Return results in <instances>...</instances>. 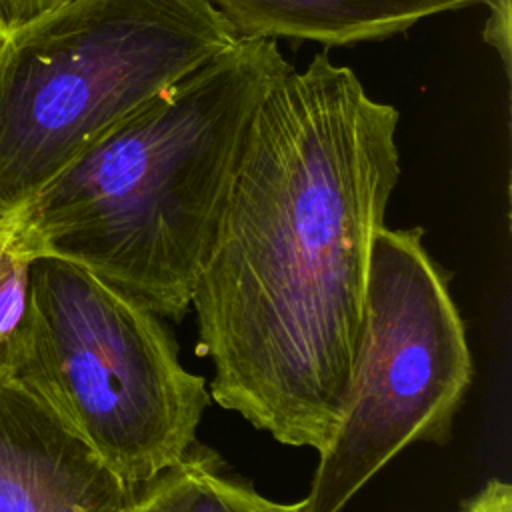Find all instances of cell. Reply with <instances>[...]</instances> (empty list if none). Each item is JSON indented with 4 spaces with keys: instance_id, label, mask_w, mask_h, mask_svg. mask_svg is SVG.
Returning <instances> with one entry per match:
<instances>
[{
    "instance_id": "obj_1",
    "label": "cell",
    "mask_w": 512,
    "mask_h": 512,
    "mask_svg": "<svg viewBox=\"0 0 512 512\" xmlns=\"http://www.w3.org/2000/svg\"><path fill=\"white\" fill-rule=\"evenodd\" d=\"M398 120L322 50L250 122L190 304L210 398L280 444L320 452L340 422L400 178Z\"/></svg>"
},
{
    "instance_id": "obj_2",
    "label": "cell",
    "mask_w": 512,
    "mask_h": 512,
    "mask_svg": "<svg viewBox=\"0 0 512 512\" xmlns=\"http://www.w3.org/2000/svg\"><path fill=\"white\" fill-rule=\"evenodd\" d=\"M290 70L276 40L238 38L118 122L12 216L42 256L182 320L250 122Z\"/></svg>"
},
{
    "instance_id": "obj_3",
    "label": "cell",
    "mask_w": 512,
    "mask_h": 512,
    "mask_svg": "<svg viewBox=\"0 0 512 512\" xmlns=\"http://www.w3.org/2000/svg\"><path fill=\"white\" fill-rule=\"evenodd\" d=\"M236 40L208 0H66L0 40V216Z\"/></svg>"
},
{
    "instance_id": "obj_4",
    "label": "cell",
    "mask_w": 512,
    "mask_h": 512,
    "mask_svg": "<svg viewBox=\"0 0 512 512\" xmlns=\"http://www.w3.org/2000/svg\"><path fill=\"white\" fill-rule=\"evenodd\" d=\"M128 484L178 464L210 404L162 316L90 270L38 256L10 368Z\"/></svg>"
},
{
    "instance_id": "obj_5",
    "label": "cell",
    "mask_w": 512,
    "mask_h": 512,
    "mask_svg": "<svg viewBox=\"0 0 512 512\" xmlns=\"http://www.w3.org/2000/svg\"><path fill=\"white\" fill-rule=\"evenodd\" d=\"M422 238L420 226H382L372 242L342 416L318 452L302 512H342L406 446L450 440L472 356L448 276Z\"/></svg>"
},
{
    "instance_id": "obj_6",
    "label": "cell",
    "mask_w": 512,
    "mask_h": 512,
    "mask_svg": "<svg viewBox=\"0 0 512 512\" xmlns=\"http://www.w3.org/2000/svg\"><path fill=\"white\" fill-rule=\"evenodd\" d=\"M134 496L38 394L0 374V512H128Z\"/></svg>"
},
{
    "instance_id": "obj_7",
    "label": "cell",
    "mask_w": 512,
    "mask_h": 512,
    "mask_svg": "<svg viewBox=\"0 0 512 512\" xmlns=\"http://www.w3.org/2000/svg\"><path fill=\"white\" fill-rule=\"evenodd\" d=\"M238 38H290L322 46L384 40L442 12L488 0H208Z\"/></svg>"
},
{
    "instance_id": "obj_8",
    "label": "cell",
    "mask_w": 512,
    "mask_h": 512,
    "mask_svg": "<svg viewBox=\"0 0 512 512\" xmlns=\"http://www.w3.org/2000/svg\"><path fill=\"white\" fill-rule=\"evenodd\" d=\"M128 512H302V500L284 504L262 496L196 442L178 464L136 486Z\"/></svg>"
},
{
    "instance_id": "obj_9",
    "label": "cell",
    "mask_w": 512,
    "mask_h": 512,
    "mask_svg": "<svg viewBox=\"0 0 512 512\" xmlns=\"http://www.w3.org/2000/svg\"><path fill=\"white\" fill-rule=\"evenodd\" d=\"M42 256L24 226L0 216V374H6L26 318L32 262Z\"/></svg>"
},
{
    "instance_id": "obj_10",
    "label": "cell",
    "mask_w": 512,
    "mask_h": 512,
    "mask_svg": "<svg viewBox=\"0 0 512 512\" xmlns=\"http://www.w3.org/2000/svg\"><path fill=\"white\" fill-rule=\"evenodd\" d=\"M66 0H0V40L52 12Z\"/></svg>"
},
{
    "instance_id": "obj_11",
    "label": "cell",
    "mask_w": 512,
    "mask_h": 512,
    "mask_svg": "<svg viewBox=\"0 0 512 512\" xmlns=\"http://www.w3.org/2000/svg\"><path fill=\"white\" fill-rule=\"evenodd\" d=\"M490 16L484 28V40L496 48L506 72H510V0H488Z\"/></svg>"
},
{
    "instance_id": "obj_12",
    "label": "cell",
    "mask_w": 512,
    "mask_h": 512,
    "mask_svg": "<svg viewBox=\"0 0 512 512\" xmlns=\"http://www.w3.org/2000/svg\"><path fill=\"white\" fill-rule=\"evenodd\" d=\"M460 512H512V486L492 478L462 504Z\"/></svg>"
}]
</instances>
